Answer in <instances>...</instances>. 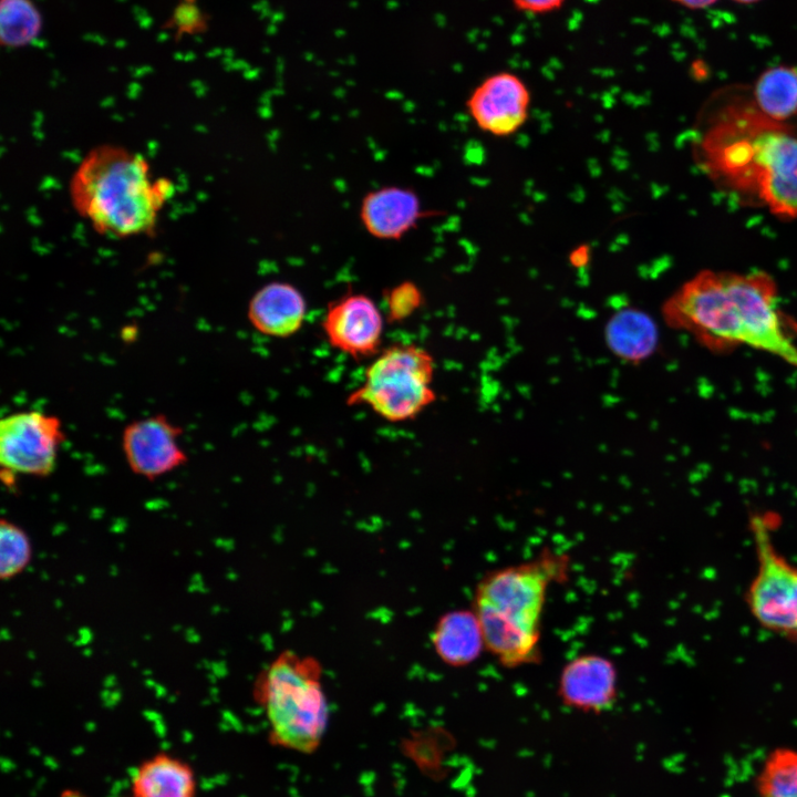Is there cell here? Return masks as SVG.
Returning <instances> with one entry per match:
<instances>
[{"mask_svg":"<svg viewBox=\"0 0 797 797\" xmlns=\"http://www.w3.org/2000/svg\"><path fill=\"white\" fill-rule=\"evenodd\" d=\"M662 312L669 325L708 346L748 345L797 368V346L785 332L768 273L702 270L672 293Z\"/></svg>","mask_w":797,"mask_h":797,"instance_id":"1","label":"cell"},{"mask_svg":"<svg viewBox=\"0 0 797 797\" xmlns=\"http://www.w3.org/2000/svg\"><path fill=\"white\" fill-rule=\"evenodd\" d=\"M718 115L700 143L708 175L776 217L797 219V127L764 116L752 99Z\"/></svg>","mask_w":797,"mask_h":797,"instance_id":"2","label":"cell"},{"mask_svg":"<svg viewBox=\"0 0 797 797\" xmlns=\"http://www.w3.org/2000/svg\"><path fill=\"white\" fill-rule=\"evenodd\" d=\"M570 558L553 549L491 569L477 582L473 605L486 651L506 669L538 664L549 589L565 582Z\"/></svg>","mask_w":797,"mask_h":797,"instance_id":"3","label":"cell"},{"mask_svg":"<svg viewBox=\"0 0 797 797\" xmlns=\"http://www.w3.org/2000/svg\"><path fill=\"white\" fill-rule=\"evenodd\" d=\"M76 213L102 235L127 238L154 231L174 193L166 177H155L139 153L113 144L90 149L69 185Z\"/></svg>","mask_w":797,"mask_h":797,"instance_id":"4","label":"cell"},{"mask_svg":"<svg viewBox=\"0 0 797 797\" xmlns=\"http://www.w3.org/2000/svg\"><path fill=\"white\" fill-rule=\"evenodd\" d=\"M321 665L292 651L279 654L257 684L272 745L300 754L314 753L328 727L329 704Z\"/></svg>","mask_w":797,"mask_h":797,"instance_id":"5","label":"cell"},{"mask_svg":"<svg viewBox=\"0 0 797 797\" xmlns=\"http://www.w3.org/2000/svg\"><path fill=\"white\" fill-rule=\"evenodd\" d=\"M433 375L434 360L426 350L413 344L392 345L366 369L349 403L364 404L391 422L407 421L434 402Z\"/></svg>","mask_w":797,"mask_h":797,"instance_id":"6","label":"cell"},{"mask_svg":"<svg viewBox=\"0 0 797 797\" xmlns=\"http://www.w3.org/2000/svg\"><path fill=\"white\" fill-rule=\"evenodd\" d=\"M755 520L754 542L757 572L749 584L746 601L754 618L766 629L797 631V567L775 548L768 529Z\"/></svg>","mask_w":797,"mask_h":797,"instance_id":"7","label":"cell"},{"mask_svg":"<svg viewBox=\"0 0 797 797\" xmlns=\"http://www.w3.org/2000/svg\"><path fill=\"white\" fill-rule=\"evenodd\" d=\"M65 441L61 420L40 411H20L0 421V463L4 470L35 477L53 473Z\"/></svg>","mask_w":797,"mask_h":797,"instance_id":"8","label":"cell"},{"mask_svg":"<svg viewBox=\"0 0 797 797\" xmlns=\"http://www.w3.org/2000/svg\"><path fill=\"white\" fill-rule=\"evenodd\" d=\"M182 435V427L162 413L132 421L124 427L121 441L127 466L148 480L178 469L188 462Z\"/></svg>","mask_w":797,"mask_h":797,"instance_id":"9","label":"cell"},{"mask_svg":"<svg viewBox=\"0 0 797 797\" xmlns=\"http://www.w3.org/2000/svg\"><path fill=\"white\" fill-rule=\"evenodd\" d=\"M556 691L560 703L571 711L603 714L618 701V669L605 655L578 654L561 667Z\"/></svg>","mask_w":797,"mask_h":797,"instance_id":"10","label":"cell"},{"mask_svg":"<svg viewBox=\"0 0 797 797\" xmlns=\"http://www.w3.org/2000/svg\"><path fill=\"white\" fill-rule=\"evenodd\" d=\"M530 93L524 81L509 72L486 77L467 100L469 115L484 132L508 136L528 117Z\"/></svg>","mask_w":797,"mask_h":797,"instance_id":"11","label":"cell"},{"mask_svg":"<svg viewBox=\"0 0 797 797\" xmlns=\"http://www.w3.org/2000/svg\"><path fill=\"white\" fill-rule=\"evenodd\" d=\"M322 327L332 346L354 358H364L377 351L383 319L368 296L349 293L329 304Z\"/></svg>","mask_w":797,"mask_h":797,"instance_id":"12","label":"cell"},{"mask_svg":"<svg viewBox=\"0 0 797 797\" xmlns=\"http://www.w3.org/2000/svg\"><path fill=\"white\" fill-rule=\"evenodd\" d=\"M425 216L417 194L404 186L389 185L364 195L359 217L365 231L380 240H398Z\"/></svg>","mask_w":797,"mask_h":797,"instance_id":"13","label":"cell"},{"mask_svg":"<svg viewBox=\"0 0 797 797\" xmlns=\"http://www.w3.org/2000/svg\"><path fill=\"white\" fill-rule=\"evenodd\" d=\"M307 304L302 293L293 284L273 281L262 286L248 304V320L252 327L268 337L286 338L302 325Z\"/></svg>","mask_w":797,"mask_h":797,"instance_id":"14","label":"cell"},{"mask_svg":"<svg viewBox=\"0 0 797 797\" xmlns=\"http://www.w3.org/2000/svg\"><path fill=\"white\" fill-rule=\"evenodd\" d=\"M432 644L441 661L452 667L468 666L486 651L482 628L473 609L444 613L434 627Z\"/></svg>","mask_w":797,"mask_h":797,"instance_id":"15","label":"cell"},{"mask_svg":"<svg viewBox=\"0 0 797 797\" xmlns=\"http://www.w3.org/2000/svg\"><path fill=\"white\" fill-rule=\"evenodd\" d=\"M196 777L184 760L157 753L136 768L132 778V797H195Z\"/></svg>","mask_w":797,"mask_h":797,"instance_id":"16","label":"cell"},{"mask_svg":"<svg viewBox=\"0 0 797 797\" xmlns=\"http://www.w3.org/2000/svg\"><path fill=\"white\" fill-rule=\"evenodd\" d=\"M604 339L612 354L629 363H640L654 352L658 332L648 314L625 309L610 318Z\"/></svg>","mask_w":797,"mask_h":797,"instance_id":"17","label":"cell"},{"mask_svg":"<svg viewBox=\"0 0 797 797\" xmlns=\"http://www.w3.org/2000/svg\"><path fill=\"white\" fill-rule=\"evenodd\" d=\"M752 100L769 120L790 122L797 116V66L780 64L763 71L753 85Z\"/></svg>","mask_w":797,"mask_h":797,"instance_id":"18","label":"cell"},{"mask_svg":"<svg viewBox=\"0 0 797 797\" xmlns=\"http://www.w3.org/2000/svg\"><path fill=\"white\" fill-rule=\"evenodd\" d=\"M42 27V14L32 0H1L0 40L3 46L18 49L33 43Z\"/></svg>","mask_w":797,"mask_h":797,"instance_id":"19","label":"cell"},{"mask_svg":"<svg viewBox=\"0 0 797 797\" xmlns=\"http://www.w3.org/2000/svg\"><path fill=\"white\" fill-rule=\"evenodd\" d=\"M755 789L759 797H797V749L769 752L756 775Z\"/></svg>","mask_w":797,"mask_h":797,"instance_id":"20","label":"cell"},{"mask_svg":"<svg viewBox=\"0 0 797 797\" xmlns=\"http://www.w3.org/2000/svg\"><path fill=\"white\" fill-rule=\"evenodd\" d=\"M31 547L27 534L17 525L2 520L0 527V575L9 579L28 565Z\"/></svg>","mask_w":797,"mask_h":797,"instance_id":"21","label":"cell"},{"mask_svg":"<svg viewBox=\"0 0 797 797\" xmlns=\"http://www.w3.org/2000/svg\"><path fill=\"white\" fill-rule=\"evenodd\" d=\"M422 302V293L413 282H402L387 294V307L394 319L411 314Z\"/></svg>","mask_w":797,"mask_h":797,"instance_id":"22","label":"cell"},{"mask_svg":"<svg viewBox=\"0 0 797 797\" xmlns=\"http://www.w3.org/2000/svg\"><path fill=\"white\" fill-rule=\"evenodd\" d=\"M566 0H513L515 7L529 13H547L562 6Z\"/></svg>","mask_w":797,"mask_h":797,"instance_id":"23","label":"cell"},{"mask_svg":"<svg viewBox=\"0 0 797 797\" xmlns=\"http://www.w3.org/2000/svg\"><path fill=\"white\" fill-rule=\"evenodd\" d=\"M590 248L587 245L575 248L569 255V261L573 267L580 268L588 265L590 260Z\"/></svg>","mask_w":797,"mask_h":797,"instance_id":"24","label":"cell"},{"mask_svg":"<svg viewBox=\"0 0 797 797\" xmlns=\"http://www.w3.org/2000/svg\"><path fill=\"white\" fill-rule=\"evenodd\" d=\"M690 9H702L713 4L716 0H672Z\"/></svg>","mask_w":797,"mask_h":797,"instance_id":"25","label":"cell"},{"mask_svg":"<svg viewBox=\"0 0 797 797\" xmlns=\"http://www.w3.org/2000/svg\"><path fill=\"white\" fill-rule=\"evenodd\" d=\"M61 797H86L77 790L66 789L62 793Z\"/></svg>","mask_w":797,"mask_h":797,"instance_id":"26","label":"cell"},{"mask_svg":"<svg viewBox=\"0 0 797 797\" xmlns=\"http://www.w3.org/2000/svg\"><path fill=\"white\" fill-rule=\"evenodd\" d=\"M734 1L741 2V3H753V2H756V1H759V0H734Z\"/></svg>","mask_w":797,"mask_h":797,"instance_id":"27","label":"cell"},{"mask_svg":"<svg viewBox=\"0 0 797 797\" xmlns=\"http://www.w3.org/2000/svg\"><path fill=\"white\" fill-rule=\"evenodd\" d=\"M795 634H796V636H797V631H796V633H795Z\"/></svg>","mask_w":797,"mask_h":797,"instance_id":"28","label":"cell"}]
</instances>
